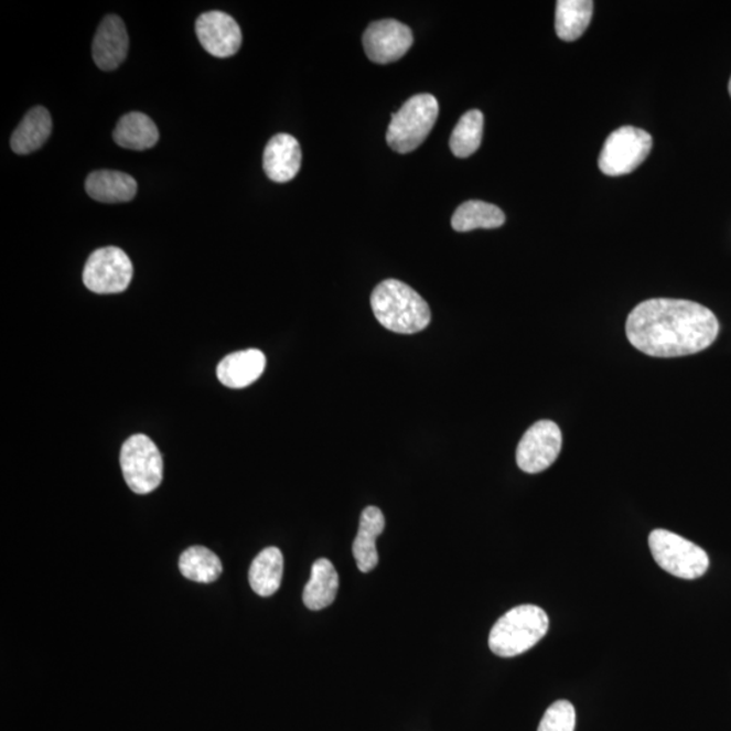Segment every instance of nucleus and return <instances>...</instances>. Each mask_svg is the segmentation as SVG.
<instances>
[{"instance_id":"1","label":"nucleus","mask_w":731,"mask_h":731,"mask_svg":"<svg viewBox=\"0 0 731 731\" xmlns=\"http://www.w3.org/2000/svg\"><path fill=\"white\" fill-rule=\"evenodd\" d=\"M718 334L716 314L709 308L687 300L641 302L626 321L630 343L641 353L656 358L698 354L709 348Z\"/></svg>"},{"instance_id":"2","label":"nucleus","mask_w":731,"mask_h":731,"mask_svg":"<svg viewBox=\"0 0 731 731\" xmlns=\"http://www.w3.org/2000/svg\"><path fill=\"white\" fill-rule=\"evenodd\" d=\"M374 316L386 330L413 335L431 323V311L418 291L397 279H386L373 290Z\"/></svg>"},{"instance_id":"3","label":"nucleus","mask_w":731,"mask_h":731,"mask_svg":"<svg viewBox=\"0 0 731 731\" xmlns=\"http://www.w3.org/2000/svg\"><path fill=\"white\" fill-rule=\"evenodd\" d=\"M549 616L538 605H518L495 623L490 634V647L498 657L523 655L549 632Z\"/></svg>"},{"instance_id":"4","label":"nucleus","mask_w":731,"mask_h":731,"mask_svg":"<svg viewBox=\"0 0 731 731\" xmlns=\"http://www.w3.org/2000/svg\"><path fill=\"white\" fill-rule=\"evenodd\" d=\"M439 116V104L431 94L415 95L391 115L386 141L397 153H409L423 144Z\"/></svg>"},{"instance_id":"5","label":"nucleus","mask_w":731,"mask_h":731,"mask_svg":"<svg viewBox=\"0 0 731 731\" xmlns=\"http://www.w3.org/2000/svg\"><path fill=\"white\" fill-rule=\"evenodd\" d=\"M649 548L659 568L675 578L695 580L709 569L707 552L698 545L675 533L655 530L649 535Z\"/></svg>"},{"instance_id":"6","label":"nucleus","mask_w":731,"mask_h":731,"mask_svg":"<svg viewBox=\"0 0 731 731\" xmlns=\"http://www.w3.org/2000/svg\"><path fill=\"white\" fill-rule=\"evenodd\" d=\"M120 462L125 481L138 495H147L162 484L163 458L147 436L138 433L125 441Z\"/></svg>"},{"instance_id":"7","label":"nucleus","mask_w":731,"mask_h":731,"mask_svg":"<svg viewBox=\"0 0 731 731\" xmlns=\"http://www.w3.org/2000/svg\"><path fill=\"white\" fill-rule=\"evenodd\" d=\"M652 136L644 129L623 127L609 136L599 157V169L609 176L637 170L652 151Z\"/></svg>"},{"instance_id":"8","label":"nucleus","mask_w":731,"mask_h":731,"mask_svg":"<svg viewBox=\"0 0 731 731\" xmlns=\"http://www.w3.org/2000/svg\"><path fill=\"white\" fill-rule=\"evenodd\" d=\"M133 277V265L121 248L105 247L88 258L83 282L97 294H117L127 290Z\"/></svg>"},{"instance_id":"9","label":"nucleus","mask_w":731,"mask_h":731,"mask_svg":"<svg viewBox=\"0 0 731 731\" xmlns=\"http://www.w3.org/2000/svg\"><path fill=\"white\" fill-rule=\"evenodd\" d=\"M562 433L555 421L540 420L526 431L516 450V462L523 472L537 474L549 469L560 455Z\"/></svg>"},{"instance_id":"10","label":"nucleus","mask_w":731,"mask_h":731,"mask_svg":"<svg viewBox=\"0 0 731 731\" xmlns=\"http://www.w3.org/2000/svg\"><path fill=\"white\" fill-rule=\"evenodd\" d=\"M411 29L396 20L373 22L364 34V46L373 63L389 64L400 61L411 50Z\"/></svg>"},{"instance_id":"11","label":"nucleus","mask_w":731,"mask_h":731,"mask_svg":"<svg viewBox=\"0 0 731 731\" xmlns=\"http://www.w3.org/2000/svg\"><path fill=\"white\" fill-rule=\"evenodd\" d=\"M195 32L204 50L214 57L225 58L239 52L243 41L239 23L223 11L202 14Z\"/></svg>"},{"instance_id":"12","label":"nucleus","mask_w":731,"mask_h":731,"mask_svg":"<svg viewBox=\"0 0 731 731\" xmlns=\"http://www.w3.org/2000/svg\"><path fill=\"white\" fill-rule=\"evenodd\" d=\"M129 37L120 17L107 15L100 22L93 43L95 64L104 71H115L128 56Z\"/></svg>"},{"instance_id":"13","label":"nucleus","mask_w":731,"mask_h":731,"mask_svg":"<svg viewBox=\"0 0 731 731\" xmlns=\"http://www.w3.org/2000/svg\"><path fill=\"white\" fill-rule=\"evenodd\" d=\"M302 162L300 142L293 136H275L265 148L264 169L269 180L277 183L293 181Z\"/></svg>"},{"instance_id":"14","label":"nucleus","mask_w":731,"mask_h":731,"mask_svg":"<svg viewBox=\"0 0 731 731\" xmlns=\"http://www.w3.org/2000/svg\"><path fill=\"white\" fill-rule=\"evenodd\" d=\"M266 355L249 348L229 354L217 366L218 381L230 389H243L258 381L266 368Z\"/></svg>"},{"instance_id":"15","label":"nucleus","mask_w":731,"mask_h":731,"mask_svg":"<svg viewBox=\"0 0 731 731\" xmlns=\"http://www.w3.org/2000/svg\"><path fill=\"white\" fill-rule=\"evenodd\" d=\"M385 530V516L377 507H367L361 515L353 555L362 573L372 572L378 565L377 538Z\"/></svg>"},{"instance_id":"16","label":"nucleus","mask_w":731,"mask_h":731,"mask_svg":"<svg viewBox=\"0 0 731 731\" xmlns=\"http://www.w3.org/2000/svg\"><path fill=\"white\" fill-rule=\"evenodd\" d=\"M86 192L103 204H122L138 194V182L121 171L100 170L87 176Z\"/></svg>"},{"instance_id":"17","label":"nucleus","mask_w":731,"mask_h":731,"mask_svg":"<svg viewBox=\"0 0 731 731\" xmlns=\"http://www.w3.org/2000/svg\"><path fill=\"white\" fill-rule=\"evenodd\" d=\"M52 133V118L45 107H33L11 136V150L29 154L40 150Z\"/></svg>"},{"instance_id":"18","label":"nucleus","mask_w":731,"mask_h":731,"mask_svg":"<svg viewBox=\"0 0 731 731\" xmlns=\"http://www.w3.org/2000/svg\"><path fill=\"white\" fill-rule=\"evenodd\" d=\"M112 139L127 150L146 151L158 144L159 130L150 117L132 111L118 121Z\"/></svg>"},{"instance_id":"19","label":"nucleus","mask_w":731,"mask_h":731,"mask_svg":"<svg viewBox=\"0 0 731 731\" xmlns=\"http://www.w3.org/2000/svg\"><path fill=\"white\" fill-rule=\"evenodd\" d=\"M338 590V574L334 565L326 558L313 563L311 580L302 594L309 610L320 611L335 602Z\"/></svg>"},{"instance_id":"20","label":"nucleus","mask_w":731,"mask_h":731,"mask_svg":"<svg viewBox=\"0 0 731 731\" xmlns=\"http://www.w3.org/2000/svg\"><path fill=\"white\" fill-rule=\"evenodd\" d=\"M282 576L283 556L281 550L267 548L259 552L249 568V585L259 596L269 598L281 587Z\"/></svg>"},{"instance_id":"21","label":"nucleus","mask_w":731,"mask_h":731,"mask_svg":"<svg viewBox=\"0 0 731 731\" xmlns=\"http://www.w3.org/2000/svg\"><path fill=\"white\" fill-rule=\"evenodd\" d=\"M593 14L591 0H560L556 8V32L563 41H576L590 26Z\"/></svg>"},{"instance_id":"22","label":"nucleus","mask_w":731,"mask_h":731,"mask_svg":"<svg viewBox=\"0 0 731 731\" xmlns=\"http://www.w3.org/2000/svg\"><path fill=\"white\" fill-rule=\"evenodd\" d=\"M505 223V214L496 205L484 201H467L462 204L451 218V225L456 232L474 229L501 228Z\"/></svg>"},{"instance_id":"23","label":"nucleus","mask_w":731,"mask_h":731,"mask_svg":"<svg viewBox=\"0 0 731 731\" xmlns=\"http://www.w3.org/2000/svg\"><path fill=\"white\" fill-rule=\"evenodd\" d=\"M183 578L200 584H211L223 574V563L219 558L204 546H193L183 551L180 560Z\"/></svg>"},{"instance_id":"24","label":"nucleus","mask_w":731,"mask_h":731,"mask_svg":"<svg viewBox=\"0 0 731 731\" xmlns=\"http://www.w3.org/2000/svg\"><path fill=\"white\" fill-rule=\"evenodd\" d=\"M484 135V115L480 110L465 112L458 121L450 138L451 152L465 159L479 150Z\"/></svg>"},{"instance_id":"25","label":"nucleus","mask_w":731,"mask_h":731,"mask_svg":"<svg viewBox=\"0 0 731 731\" xmlns=\"http://www.w3.org/2000/svg\"><path fill=\"white\" fill-rule=\"evenodd\" d=\"M576 710L568 700H558L546 710L538 731H574Z\"/></svg>"},{"instance_id":"26","label":"nucleus","mask_w":731,"mask_h":731,"mask_svg":"<svg viewBox=\"0 0 731 731\" xmlns=\"http://www.w3.org/2000/svg\"><path fill=\"white\" fill-rule=\"evenodd\" d=\"M729 93L731 95V79H730V83H729Z\"/></svg>"}]
</instances>
